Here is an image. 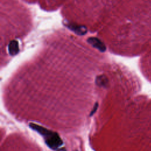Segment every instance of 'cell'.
Wrapping results in <instances>:
<instances>
[{"mask_svg":"<svg viewBox=\"0 0 151 151\" xmlns=\"http://www.w3.org/2000/svg\"><path fill=\"white\" fill-rule=\"evenodd\" d=\"M76 151H77V150H76Z\"/></svg>","mask_w":151,"mask_h":151,"instance_id":"8","label":"cell"},{"mask_svg":"<svg viewBox=\"0 0 151 151\" xmlns=\"http://www.w3.org/2000/svg\"><path fill=\"white\" fill-rule=\"evenodd\" d=\"M98 106H99L98 103H97V102H96V104H94V107H93V109H92V110H91V113H90V115H89L90 116H93V115L96 113V110H97Z\"/></svg>","mask_w":151,"mask_h":151,"instance_id":"6","label":"cell"},{"mask_svg":"<svg viewBox=\"0 0 151 151\" xmlns=\"http://www.w3.org/2000/svg\"><path fill=\"white\" fill-rule=\"evenodd\" d=\"M63 24L69 29L71 30L76 34L79 35H83L86 34L87 32V29L86 26L77 25L74 23L71 22L66 19L63 21Z\"/></svg>","mask_w":151,"mask_h":151,"instance_id":"2","label":"cell"},{"mask_svg":"<svg viewBox=\"0 0 151 151\" xmlns=\"http://www.w3.org/2000/svg\"><path fill=\"white\" fill-rule=\"evenodd\" d=\"M57 151H66V149L64 147H62V148L58 149Z\"/></svg>","mask_w":151,"mask_h":151,"instance_id":"7","label":"cell"},{"mask_svg":"<svg viewBox=\"0 0 151 151\" xmlns=\"http://www.w3.org/2000/svg\"><path fill=\"white\" fill-rule=\"evenodd\" d=\"M19 49L18 46V42L17 40H11L8 44L9 54L11 56H14L19 52Z\"/></svg>","mask_w":151,"mask_h":151,"instance_id":"4","label":"cell"},{"mask_svg":"<svg viewBox=\"0 0 151 151\" xmlns=\"http://www.w3.org/2000/svg\"><path fill=\"white\" fill-rule=\"evenodd\" d=\"M29 126L31 129L37 132L43 136L46 145L50 149L57 151L63 145V141L57 132L51 131L33 123H30Z\"/></svg>","mask_w":151,"mask_h":151,"instance_id":"1","label":"cell"},{"mask_svg":"<svg viewBox=\"0 0 151 151\" xmlns=\"http://www.w3.org/2000/svg\"><path fill=\"white\" fill-rule=\"evenodd\" d=\"M87 42L93 47L96 48L101 52H104L106 50V47L104 44L99 38L96 37H90L87 39Z\"/></svg>","mask_w":151,"mask_h":151,"instance_id":"3","label":"cell"},{"mask_svg":"<svg viewBox=\"0 0 151 151\" xmlns=\"http://www.w3.org/2000/svg\"><path fill=\"white\" fill-rule=\"evenodd\" d=\"M96 84H97V86H100V87H104L107 86V83H108V80L106 78V76L101 75V76H99L96 78Z\"/></svg>","mask_w":151,"mask_h":151,"instance_id":"5","label":"cell"}]
</instances>
